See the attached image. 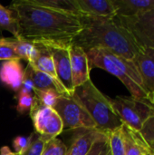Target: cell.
I'll use <instances>...</instances> for the list:
<instances>
[{
  "mask_svg": "<svg viewBox=\"0 0 154 155\" xmlns=\"http://www.w3.org/2000/svg\"><path fill=\"white\" fill-rule=\"evenodd\" d=\"M18 23L19 38L43 45H71L83 30L80 16L54 11L31 0L14 1L10 6Z\"/></svg>",
  "mask_w": 154,
  "mask_h": 155,
  "instance_id": "cell-1",
  "label": "cell"
},
{
  "mask_svg": "<svg viewBox=\"0 0 154 155\" xmlns=\"http://www.w3.org/2000/svg\"><path fill=\"white\" fill-rule=\"evenodd\" d=\"M81 19L83 30L73 40V45L82 47L85 52L92 48H103L133 61L141 46L116 17Z\"/></svg>",
  "mask_w": 154,
  "mask_h": 155,
  "instance_id": "cell-2",
  "label": "cell"
},
{
  "mask_svg": "<svg viewBox=\"0 0 154 155\" xmlns=\"http://www.w3.org/2000/svg\"><path fill=\"white\" fill-rule=\"evenodd\" d=\"M90 69L100 68L117 77L137 99H148L143 83L133 61L125 59L103 48H92L86 51Z\"/></svg>",
  "mask_w": 154,
  "mask_h": 155,
  "instance_id": "cell-3",
  "label": "cell"
},
{
  "mask_svg": "<svg viewBox=\"0 0 154 155\" xmlns=\"http://www.w3.org/2000/svg\"><path fill=\"white\" fill-rule=\"evenodd\" d=\"M71 96L89 114L98 131L108 134L123 125L109 101V97L104 95L91 79L75 87Z\"/></svg>",
  "mask_w": 154,
  "mask_h": 155,
  "instance_id": "cell-4",
  "label": "cell"
},
{
  "mask_svg": "<svg viewBox=\"0 0 154 155\" xmlns=\"http://www.w3.org/2000/svg\"><path fill=\"white\" fill-rule=\"evenodd\" d=\"M109 101L122 123L138 133H141L144 125L154 117V105L148 99L116 96L109 97Z\"/></svg>",
  "mask_w": 154,
  "mask_h": 155,
  "instance_id": "cell-5",
  "label": "cell"
},
{
  "mask_svg": "<svg viewBox=\"0 0 154 155\" xmlns=\"http://www.w3.org/2000/svg\"><path fill=\"white\" fill-rule=\"evenodd\" d=\"M54 109L62 120L64 131L97 129L85 109L70 95H60Z\"/></svg>",
  "mask_w": 154,
  "mask_h": 155,
  "instance_id": "cell-6",
  "label": "cell"
},
{
  "mask_svg": "<svg viewBox=\"0 0 154 155\" xmlns=\"http://www.w3.org/2000/svg\"><path fill=\"white\" fill-rule=\"evenodd\" d=\"M29 114L33 120L34 133L44 138L45 142L56 138L63 133L64 125L55 110L43 106L36 98Z\"/></svg>",
  "mask_w": 154,
  "mask_h": 155,
  "instance_id": "cell-7",
  "label": "cell"
},
{
  "mask_svg": "<svg viewBox=\"0 0 154 155\" xmlns=\"http://www.w3.org/2000/svg\"><path fill=\"white\" fill-rule=\"evenodd\" d=\"M115 17L141 47L154 49V8L131 17Z\"/></svg>",
  "mask_w": 154,
  "mask_h": 155,
  "instance_id": "cell-8",
  "label": "cell"
},
{
  "mask_svg": "<svg viewBox=\"0 0 154 155\" xmlns=\"http://www.w3.org/2000/svg\"><path fill=\"white\" fill-rule=\"evenodd\" d=\"M51 52L56 75L67 92L68 95H72L74 90L72 79L71 62L69 54V46L67 45H45Z\"/></svg>",
  "mask_w": 154,
  "mask_h": 155,
  "instance_id": "cell-9",
  "label": "cell"
},
{
  "mask_svg": "<svg viewBox=\"0 0 154 155\" xmlns=\"http://www.w3.org/2000/svg\"><path fill=\"white\" fill-rule=\"evenodd\" d=\"M71 71L74 87H77L90 78V65L86 52L76 45H71L69 47Z\"/></svg>",
  "mask_w": 154,
  "mask_h": 155,
  "instance_id": "cell-10",
  "label": "cell"
},
{
  "mask_svg": "<svg viewBox=\"0 0 154 155\" xmlns=\"http://www.w3.org/2000/svg\"><path fill=\"white\" fill-rule=\"evenodd\" d=\"M81 17L113 18L116 10L112 0H74Z\"/></svg>",
  "mask_w": 154,
  "mask_h": 155,
  "instance_id": "cell-11",
  "label": "cell"
},
{
  "mask_svg": "<svg viewBox=\"0 0 154 155\" xmlns=\"http://www.w3.org/2000/svg\"><path fill=\"white\" fill-rule=\"evenodd\" d=\"M148 95L154 92V49L141 47L133 59Z\"/></svg>",
  "mask_w": 154,
  "mask_h": 155,
  "instance_id": "cell-12",
  "label": "cell"
},
{
  "mask_svg": "<svg viewBox=\"0 0 154 155\" xmlns=\"http://www.w3.org/2000/svg\"><path fill=\"white\" fill-rule=\"evenodd\" d=\"M36 45H38V48H39L38 54L35 57V59L29 64H31L36 70L42 73H44L47 75H49L51 78H53V80L55 82V84L58 86L59 93L61 95H68L67 92L65 91V89L64 88V86L62 85V84L60 83L56 75L54 64V60H53L50 50L45 45H39V44H36Z\"/></svg>",
  "mask_w": 154,
  "mask_h": 155,
  "instance_id": "cell-13",
  "label": "cell"
},
{
  "mask_svg": "<svg viewBox=\"0 0 154 155\" xmlns=\"http://www.w3.org/2000/svg\"><path fill=\"white\" fill-rule=\"evenodd\" d=\"M25 69L20 60L5 61L0 68L1 82L15 92H18L25 78Z\"/></svg>",
  "mask_w": 154,
  "mask_h": 155,
  "instance_id": "cell-14",
  "label": "cell"
},
{
  "mask_svg": "<svg viewBox=\"0 0 154 155\" xmlns=\"http://www.w3.org/2000/svg\"><path fill=\"white\" fill-rule=\"evenodd\" d=\"M125 155H147L148 143L143 135L123 124L121 126Z\"/></svg>",
  "mask_w": 154,
  "mask_h": 155,
  "instance_id": "cell-15",
  "label": "cell"
},
{
  "mask_svg": "<svg viewBox=\"0 0 154 155\" xmlns=\"http://www.w3.org/2000/svg\"><path fill=\"white\" fill-rule=\"evenodd\" d=\"M116 16L131 17L154 8V0H112Z\"/></svg>",
  "mask_w": 154,
  "mask_h": 155,
  "instance_id": "cell-16",
  "label": "cell"
},
{
  "mask_svg": "<svg viewBox=\"0 0 154 155\" xmlns=\"http://www.w3.org/2000/svg\"><path fill=\"white\" fill-rule=\"evenodd\" d=\"M100 133L97 129L84 130L74 139L70 147L67 148L65 155H87Z\"/></svg>",
  "mask_w": 154,
  "mask_h": 155,
  "instance_id": "cell-17",
  "label": "cell"
},
{
  "mask_svg": "<svg viewBox=\"0 0 154 155\" xmlns=\"http://www.w3.org/2000/svg\"><path fill=\"white\" fill-rule=\"evenodd\" d=\"M8 40L15 54L20 60H25L30 64L37 56L39 48L36 44L24 39L8 38Z\"/></svg>",
  "mask_w": 154,
  "mask_h": 155,
  "instance_id": "cell-18",
  "label": "cell"
},
{
  "mask_svg": "<svg viewBox=\"0 0 154 155\" xmlns=\"http://www.w3.org/2000/svg\"><path fill=\"white\" fill-rule=\"evenodd\" d=\"M25 75H27L33 82L34 90H47V89H55L59 93V89L55 82L44 73H42L35 68H34L31 64H27L26 68L25 69ZM60 94V93H59Z\"/></svg>",
  "mask_w": 154,
  "mask_h": 155,
  "instance_id": "cell-19",
  "label": "cell"
},
{
  "mask_svg": "<svg viewBox=\"0 0 154 155\" xmlns=\"http://www.w3.org/2000/svg\"><path fill=\"white\" fill-rule=\"evenodd\" d=\"M31 1L35 5L45 8L80 16L74 0H31Z\"/></svg>",
  "mask_w": 154,
  "mask_h": 155,
  "instance_id": "cell-20",
  "label": "cell"
},
{
  "mask_svg": "<svg viewBox=\"0 0 154 155\" xmlns=\"http://www.w3.org/2000/svg\"><path fill=\"white\" fill-rule=\"evenodd\" d=\"M0 31H7L13 35L14 38H19V29L17 19L14 12L0 4Z\"/></svg>",
  "mask_w": 154,
  "mask_h": 155,
  "instance_id": "cell-21",
  "label": "cell"
},
{
  "mask_svg": "<svg viewBox=\"0 0 154 155\" xmlns=\"http://www.w3.org/2000/svg\"><path fill=\"white\" fill-rule=\"evenodd\" d=\"M34 95L43 106L54 108L61 94L55 89H47L43 91L34 90Z\"/></svg>",
  "mask_w": 154,
  "mask_h": 155,
  "instance_id": "cell-22",
  "label": "cell"
},
{
  "mask_svg": "<svg viewBox=\"0 0 154 155\" xmlns=\"http://www.w3.org/2000/svg\"><path fill=\"white\" fill-rule=\"evenodd\" d=\"M110 153L111 155H125L124 144L123 140V134L121 127L111 133H108Z\"/></svg>",
  "mask_w": 154,
  "mask_h": 155,
  "instance_id": "cell-23",
  "label": "cell"
},
{
  "mask_svg": "<svg viewBox=\"0 0 154 155\" xmlns=\"http://www.w3.org/2000/svg\"><path fill=\"white\" fill-rule=\"evenodd\" d=\"M110 154V143L108 134L100 133L99 136L93 144L92 149L87 155H109Z\"/></svg>",
  "mask_w": 154,
  "mask_h": 155,
  "instance_id": "cell-24",
  "label": "cell"
},
{
  "mask_svg": "<svg viewBox=\"0 0 154 155\" xmlns=\"http://www.w3.org/2000/svg\"><path fill=\"white\" fill-rule=\"evenodd\" d=\"M66 151V145L56 137L45 143L42 155H65Z\"/></svg>",
  "mask_w": 154,
  "mask_h": 155,
  "instance_id": "cell-25",
  "label": "cell"
},
{
  "mask_svg": "<svg viewBox=\"0 0 154 155\" xmlns=\"http://www.w3.org/2000/svg\"><path fill=\"white\" fill-rule=\"evenodd\" d=\"M35 98L34 94H19L17 95V105H16V111L21 114H25L27 113H30L32 110L34 104Z\"/></svg>",
  "mask_w": 154,
  "mask_h": 155,
  "instance_id": "cell-26",
  "label": "cell"
},
{
  "mask_svg": "<svg viewBox=\"0 0 154 155\" xmlns=\"http://www.w3.org/2000/svg\"><path fill=\"white\" fill-rule=\"evenodd\" d=\"M20 60L11 46L8 38L0 37V61Z\"/></svg>",
  "mask_w": 154,
  "mask_h": 155,
  "instance_id": "cell-27",
  "label": "cell"
},
{
  "mask_svg": "<svg viewBox=\"0 0 154 155\" xmlns=\"http://www.w3.org/2000/svg\"><path fill=\"white\" fill-rule=\"evenodd\" d=\"M45 143L47 142H45L44 138H42L40 135L34 133L30 145L22 155H42V152Z\"/></svg>",
  "mask_w": 154,
  "mask_h": 155,
  "instance_id": "cell-28",
  "label": "cell"
},
{
  "mask_svg": "<svg viewBox=\"0 0 154 155\" xmlns=\"http://www.w3.org/2000/svg\"><path fill=\"white\" fill-rule=\"evenodd\" d=\"M34 133L31 134L29 136H17L13 140V147L15 149V153L19 155H22L24 153V152L30 145L34 137Z\"/></svg>",
  "mask_w": 154,
  "mask_h": 155,
  "instance_id": "cell-29",
  "label": "cell"
},
{
  "mask_svg": "<svg viewBox=\"0 0 154 155\" xmlns=\"http://www.w3.org/2000/svg\"><path fill=\"white\" fill-rule=\"evenodd\" d=\"M140 134L143 135L147 143H154V117L144 125L143 131Z\"/></svg>",
  "mask_w": 154,
  "mask_h": 155,
  "instance_id": "cell-30",
  "label": "cell"
},
{
  "mask_svg": "<svg viewBox=\"0 0 154 155\" xmlns=\"http://www.w3.org/2000/svg\"><path fill=\"white\" fill-rule=\"evenodd\" d=\"M34 84H33L32 80L27 75L25 74V78L23 80V83H22V85L20 87V90L18 91V94H34Z\"/></svg>",
  "mask_w": 154,
  "mask_h": 155,
  "instance_id": "cell-31",
  "label": "cell"
},
{
  "mask_svg": "<svg viewBox=\"0 0 154 155\" xmlns=\"http://www.w3.org/2000/svg\"><path fill=\"white\" fill-rule=\"evenodd\" d=\"M0 155H19L15 153H13L8 146H3L0 149Z\"/></svg>",
  "mask_w": 154,
  "mask_h": 155,
  "instance_id": "cell-32",
  "label": "cell"
},
{
  "mask_svg": "<svg viewBox=\"0 0 154 155\" xmlns=\"http://www.w3.org/2000/svg\"><path fill=\"white\" fill-rule=\"evenodd\" d=\"M148 100L150 101L151 104H152L154 105V92L153 93H152V94H150L148 95Z\"/></svg>",
  "mask_w": 154,
  "mask_h": 155,
  "instance_id": "cell-33",
  "label": "cell"
},
{
  "mask_svg": "<svg viewBox=\"0 0 154 155\" xmlns=\"http://www.w3.org/2000/svg\"><path fill=\"white\" fill-rule=\"evenodd\" d=\"M147 155H154V152L151 149L150 145L148 144V151H147Z\"/></svg>",
  "mask_w": 154,
  "mask_h": 155,
  "instance_id": "cell-34",
  "label": "cell"
},
{
  "mask_svg": "<svg viewBox=\"0 0 154 155\" xmlns=\"http://www.w3.org/2000/svg\"><path fill=\"white\" fill-rule=\"evenodd\" d=\"M148 144H149V143H148ZM149 145H150L151 149H152V150L154 152V143H151V144H149Z\"/></svg>",
  "mask_w": 154,
  "mask_h": 155,
  "instance_id": "cell-35",
  "label": "cell"
},
{
  "mask_svg": "<svg viewBox=\"0 0 154 155\" xmlns=\"http://www.w3.org/2000/svg\"><path fill=\"white\" fill-rule=\"evenodd\" d=\"M109 155H111V153H110V154H109Z\"/></svg>",
  "mask_w": 154,
  "mask_h": 155,
  "instance_id": "cell-36",
  "label": "cell"
}]
</instances>
